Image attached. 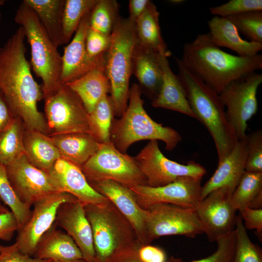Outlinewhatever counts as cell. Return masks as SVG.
<instances>
[{
  "label": "cell",
  "mask_w": 262,
  "mask_h": 262,
  "mask_svg": "<svg viewBox=\"0 0 262 262\" xmlns=\"http://www.w3.org/2000/svg\"><path fill=\"white\" fill-rule=\"evenodd\" d=\"M136 42L134 24L128 18L118 17L111 34L106 53L105 70L111 85L110 98L115 115L121 117L129 101L133 50Z\"/></svg>",
  "instance_id": "7"
},
{
  "label": "cell",
  "mask_w": 262,
  "mask_h": 262,
  "mask_svg": "<svg viewBox=\"0 0 262 262\" xmlns=\"http://www.w3.org/2000/svg\"><path fill=\"white\" fill-rule=\"evenodd\" d=\"M18 229L16 219L12 212L0 213V240L11 241Z\"/></svg>",
  "instance_id": "45"
},
{
  "label": "cell",
  "mask_w": 262,
  "mask_h": 262,
  "mask_svg": "<svg viewBox=\"0 0 262 262\" xmlns=\"http://www.w3.org/2000/svg\"><path fill=\"white\" fill-rule=\"evenodd\" d=\"M142 245L129 248L114 254L106 262H143L138 255Z\"/></svg>",
  "instance_id": "47"
},
{
  "label": "cell",
  "mask_w": 262,
  "mask_h": 262,
  "mask_svg": "<svg viewBox=\"0 0 262 262\" xmlns=\"http://www.w3.org/2000/svg\"><path fill=\"white\" fill-rule=\"evenodd\" d=\"M217 247L215 251L206 258L190 262H232L234 256L236 232L235 229L216 242ZM166 262H182L179 259L171 257Z\"/></svg>",
  "instance_id": "39"
},
{
  "label": "cell",
  "mask_w": 262,
  "mask_h": 262,
  "mask_svg": "<svg viewBox=\"0 0 262 262\" xmlns=\"http://www.w3.org/2000/svg\"><path fill=\"white\" fill-rule=\"evenodd\" d=\"M14 118L5 99L0 92V132L5 129Z\"/></svg>",
  "instance_id": "48"
},
{
  "label": "cell",
  "mask_w": 262,
  "mask_h": 262,
  "mask_svg": "<svg viewBox=\"0 0 262 262\" xmlns=\"http://www.w3.org/2000/svg\"><path fill=\"white\" fill-rule=\"evenodd\" d=\"M247 155L245 171L262 172V131L258 129L246 135Z\"/></svg>",
  "instance_id": "40"
},
{
  "label": "cell",
  "mask_w": 262,
  "mask_h": 262,
  "mask_svg": "<svg viewBox=\"0 0 262 262\" xmlns=\"http://www.w3.org/2000/svg\"><path fill=\"white\" fill-rule=\"evenodd\" d=\"M43 98L49 136L75 132L91 133L89 114L77 94L66 84H61Z\"/></svg>",
  "instance_id": "9"
},
{
  "label": "cell",
  "mask_w": 262,
  "mask_h": 262,
  "mask_svg": "<svg viewBox=\"0 0 262 262\" xmlns=\"http://www.w3.org/2000/svg\"><path fill=\"white\" fill-rule=\"evenodd\" d=\"M30 44L31 66L35 75L42 80L43 98L61 84L62 57L34 11L22 1L15 17Z\"/></svg>",
  "instance_id": "6"
},
{
  "label": "cell",
  "mask_w": 262,
  "mask_h": 262,
  "mask_svg": "<svg viewBox=\"0 0 262 262\" xmlns=\"http://www.w3.org/2000/svg\"><path fill=\"white\" fill-rule=\"evenodd\" d=\"M228 18L249 41L262 44V11L246 12Z\"/></svg>",
  "instance_id": "38"
},
{
  "label": "cell",
  "mask_w": 262,
  "mask_h": 262,
  "mask_svg": "<svg viewBox=\"0 0 262 262\" xmlns=\"http://www.w3.org/2000/svg\"><path fill=\"white\" fill-rule=\"evenodd\" d=\"M88 182L95 190L107 197L127 219L140 244L148 245L146 233L147 210L138 204L130 188L112 180Z\"/></svg>",
  "instance_id": "17"
},
{
  "label": "cell",
  "mask_w": 262,
  "mask_h": 262,
  "mask_svg": "<svg viewBox=\"0 0 262 262\" xmlns=\"http://www.w3.org/2000/svg\"><path fill=\"white\" fill-rule=\"evenodd\" d=\"M119 16L117 1L98 0L90 13L89 27L100 33L111 35Z\"/></svg>",
  "instance_id": "36"
},
{
  "label": "cell",
  "mask_w": 262,
  "mask_h": 262,
  "mask_svg": "<svg viewBox=\"0 0 262 262\" xmlns=\"http://www.w3.org/2000/svg\"><path fill=\"white\" fill-rule=\"evenodd\" d=\"M131 73L139 82L142 93L152 101L156 99L163 83L159 53L136 42L132 55Z\"/></svg>",
  "instance_id": "22"
},
{
  "label": "cell",
  "mask_w": 262,
  "mask_h": 262,
  "mask_svg": "<svg viewBox=\"0 0 262 262\" xmlns=\"http://www.w3.org/2000/svg\"><path fill=\"white\" fill-rule=\"evenodd\" d=\"M5 166L9 182L18 197L30 207L45 196L58 192L47 173L33 165L25 153Z\"/></svg>",
  "instance_id": "16"
},
{
  "label": "cell",
  "mask_w": 262,
  "mask_h": 262,
  "mask_svg": "<svg viewBox=\"0 0 262 262\" xmlns=\"http://www.w3.org/2000/svg\"><path fill=\"white\" fill-rule=\"evenodd\" d=\"M134 158L146 179V185L150 187L164 186L183 177L202 178L207 172L194 161L182 164L168 159L156 140L150 141Z\"/></svg>",
  "instance_id": "12"
},
{
  "label": "cell",
  "mask_w": 262,
  "mask_h": 262,
  "mask_svg": "<svg viewBox=\"0 0 262 262\" xmlns=\"http://www.w3.org/2000/svg\"><path fill=\"white\" fill-rule=\"evenodd\" d=\"M138 255L143 262H166L164 252L159 247L149 245L141 246Z\"/></svg>",
  "instance_id": "46"
},
{
  "label": "cell",
  "mask_w": 262,
  "mask_h": 262,
  "mask_svg": "<svg viewBox=\"0 0 262 262\" xmlns=\"http://www.w3.org/2000/svg\"><path fill=\"white\" fill-rule=\"evenodd\" d=\"M262 83V74L255 72L231 82L219 94L238 140L246 139L247 122L257 112V93Z\"/></svg>",
  "instance_id": "10"
},
{
  "label": "cell",
  "mask_w": 262,
  "mask_h": 262,
  "mask_svg": "<svg viewBox=\"0 0 262 262\" xmlns=\"http://www.w3.org/2000/svg\"><path fill=\"white\" fill-rule=\"evenodd\" d=\"M23 141L27 159L44 171L47 172L61 157L51 138L39 131L24 128Z\"/></svg>",
  "instance_id": "28"
},
{
  "label": "cell",
  "mask_w": 262,
  "mask_h": 262,
  "mask_svg": "<svg viewBox=\"0 0 262 262\" xmlns=\"http://www.w3.org/2000/svg\"><path fill=\"white\" fill-rule=\"evenodd\" d=\"M159 58L163 71V83L158 96L151 102L152 105L175 111L196 119L183 84L178 75L171 70L168 57L159 53Z\"/></svg>",
  "instance_id": "23"
},
{
  "label": "cell",
  "mask_w": 262,
  "mask_h": 262,
  "mask_svg": "<svg viewBox=\"0 0 262 262\" xmlns=\"http://www.w3.org/2000/svg\"><path fill=\"white\" fill-rule=\"evenodd\" d=\"M202 179L183 177L162 186L142 185L129 188L133 193L138 204L145 210L161 203L196 209L201 201Z\"/></svg>",
  "instance_id": "14"
},
{
  "label": "cell",
  "mask_w": 262,
  "mask_h": 262,
  "mask_svg": "<svg viewBox=\"0 0 262 262\" xmlns=\"http://www.w3.org/2000/svg\"><path fill=\"white\" fill-rule=\"evenodd\" d=\"M21 253L15 243L3 246L0 252V262H47Z\"/></svg>",
  "instance_id": "44"
},
{
  "label": "cell",
  "mask_w": 262,
  "mask_h": 262,
  "mask_svg": "<svg viewBox=\"0 0 262 262\" xmlns=\"http://www.w3.org/2000/svg\"><path fill=\"white\" fill-rule=\"evenodd\" d=\"M262 195V172H246L232 193L231 204L237 210L249 207L253 201Z\"/></svg>",
  "instance_id": "34"
},
{
  "label": "cell",
  "mask_w": 262,
  "mask_h": 262,
  "mask_svg": "<svg viewBox=\"0 0 262 262\" xmlns=\"http://www.w3.org/2000/svg\"><path fill=\"white\" fill-rule=\"evenodd\" d=\"M134 26L138 43L168 57L171 55L161 34L159 13L151 1H149Z\"/></svg>",
  "instance_id": "29"
},
{
  "label": "cell",
  "mask_w": 262,
  "mask_h": 262,
  "mask_svg": "<svg viewBox=\"0 0 262 262\" xmlns=\"http://www.w3.org/2000/svg\"><path fill=\"white\" fill-rule=\"evenodd\" d=\"M181 59L219 94L231 82L262 68L261 54L242 57L228 53L212 42L208 33L185 43Z\"/></svg>",
  "instance_id": "2"
},
{
  "label": "cell",
  "mask_w": 262,
  "mask_h": 262,
  "mask_svg": "<svg viewBox=\"0 0 262 262\" xmlns=\"http://www.w3.org/2000/svg\"><path fill=\"white\" fill-rule=\"evenodd\" d=\"M76 201L78 200L69 193L55 192L36 202L28 220L17 231L15 243L18 250L24 254L33 256L40 239L55 223L60 205Z\"/></svg>",
  "instance_id": "13"
},
{
  "label": "cell",
  "mask_w": 262,
  "mask_h": 262,
  "mask_svg": "<svg viewBox=\"0 0 262 262\" xmlns=\"http://www.w3.org/2000/svg\"><path fill=\"white\" fill-rule=\"evenodd\" d=\"M55 223L74 240L84 260L88 262H95L92 229L82 203L76 201L61 205L57 212Z\"/></svg>",
  "instance_id": "20"
},
{
  "label": "cell",
  "mask_w": 262,
  "mask_h": 262,
  "mask_svg": "<svg viewBox=\"0 0 262 262\" xmlns=\"http://www.w3.org/2000/svg\"><path fill=\"white\" fill-rule=\"evenodd\" d=\"M54 223L40 239L33 257L43 260L70 262L83 259L72 238L56 228ZM84 260V259H83Z\"/></svg>",
  "instance_id": "25"
},
{
  "label": "cell",
  "mask_w": 262,
  "mask_h": 262,
  "mask_svg": "<svg viewBox=\"0 0 262 262\" xmlns=\"http://www.w3.org/2000/svg\"><path fill=\"white\" fill-rule=\"evenodd\" d=\"M35 13L49 36L58 48L62 44V18L65 0H24Z\"/></svg>",
  "instance_id": "30"
},
{
  "label": "cell",
  "mask_w": 262,
  "mask_h": 262,
  "mask_svg": "<svg viewBox=\"0 0 262 262\" xmlns=\"http://www.w3.org/2000/svg\"><path fill=\"white\" fill-rule=\"evenodd\" d=\"M83 206L92 231L94 262H106L119 251L142 245L132 226L109 199Z\"/></svg>",
  "instance_id": "5"
},
{
  "label": "cell",
  "mask_w": 262,
  "mask_h": 262,
  "mask_svg": "<svg viewBox=\"0 0 262 262\" xmlns=\"http://www.w3.org/2000/svg\"><path fill=\"white\" fill-rule=\"evenodd\" d=\"M50 137L61 157L79 167L98 151L101 145L92 134L87 132L62 134Z\"/></svg>",
  "instance_id": "27"
},
{
  "label": "cell",
  "mask_w": 262,
  "mask_h": 262,
  "mask_svg": "<svg viewBox=\"0 0 262 262\" xmlns=\"http://www.w3.org/2000/svg\"><path fill=\"white\" fill-rule=\"evenodd\" d=\"M3 246L0 245V252L1 251V249H2Z\"/></svg>",
  "instance_id": "54"
},
{
  "label": "cell",
  "mask_w": 262,
  "mask_h": 262,
  "mask_svg": "<svg viewBox=\"0 0 262 262\" xmlns=\"http://www.w3.org/2000/svg\"><path fill=\"white\" fill-rule=\"evenodd\" d=\"M246 155V138L238 140L228 156L218 163L214 173L201 187L200 201L222 187H228L233 192L245 172Z\"/></svg>",
  "instance_id": "21"
},
{
  "label": "cell",
  "mask_w": 262,
  "mask_h": 262,
  "mask_svg": "<svg viewBox=\"0 0 262 262\" xmlns=\"http://www.w3.org/2000/svg\"><path fill=\"white\" fill-rule=\"evenodd\" d=\"M111 44V35H107L89 27L85 36V48L89 57L97 58L105 55Z\"/></svg>",
  "instance_id": "42"
},
{
  "label": "cell",
  "mask_w": 262,
  "mask_h": 262,
  "mask_svg": "<svg viewBox=\"0 0 262 262\" xmlns=\"http://www.w3.org/2000/svg\"><path fill=\"white\" fill-rule=\"evenodd\" d=\"M88 181L112 180L129 188L146 185V179L134 157L117 150L110 141L80 167Z\"/></svg>",
  "instance_id": "8"
},
{
  "label": "cell",
  "mask_w": 262,
  "mask_h": 262,
  "mask_svg": "<svg viewBox=\"0 0 262 262\" xmlns=\"http://www.w3.org/2000/svg\"><path fill=\"white\" fill-rule=\"evenodd\" d=\"M236 244L232 262H262V251L253 243L246 232L240 215H237Z\"/></svg>",
  "instance_id": "37"
},
{
  "label": "cell",
  "mask_w": 262,
  "mask_h": 262,
  "mask_svg": "<svg viewBox=\"0 0 262 262\" xmlns=\"http://www.w3.org/2000/svg\"><path fill=\"white\" fill-rule=\"evenodd\" d=\"M91 11L83 17L72 40L65 48L62 56L61 84H66L79 79L106 59V53L92 59L89 57L86 50L85 36L89 27Z\"/></svg>",
  "instance_id": "19"
},
{
  "label": "cell",
  "mask_w": 262,
  "mask_h": 262,
  "mask_svg": "<svg viewBox=\"0 0 262 262\" xmlns=\"http://www.w3.org/2000/svg\"><path fill=\"white\" fill-rule=\"evenodd\" d=\"M98 0H65L62 18V44H67L77 30L82 19Z\"/></svg>",
  "instance_id": "33"
},
{
  "label": "cell",
  "mask_w": 262,
  "mask_h": 262,
  "mask_svg": "<svg viewBox=\"0 0 262 262\" xmlns=\"http://www.w3.org/2000/svg\"><path fill=\"white\" fill-rule=\"evenodd\" d=\"M246 229H255L260 235L262 232V209L244 207L239 210Z\"/></svg>",
  "instance_id": "43"
},
{
  "label": "cell",
  "mask_w": 262,
  "mask_h": 262,
  "mask_svg": "<svg viewBox=\"0 0 262 262\" xmlns=\"http://www.w3.org/2000/svg\"><path fill=\"white\" fill-rule=\"evenodd\" d=\"M25 38L19 26L0 47V92L24 128L48 135L45 115L37 108L38 102L43 98L42 86L33 76L26 57Z\"/></svg>",
  "instance_id": "1"
},
{
  "label": "cell",
  "mask_w": 262,
  "mask_h": 262,
  "mask_svg": "<svg viewBox=\"0 0 262 262\" xmlns=\"http://www.w3.org/2000/svg\"><path fill=\"white\" fill-rule=\"evenodd\" d=\"M232 193L228 187L219 188L211 192L195 209L211 242H216L235 229L237 210L231 204Z\"/></svg>",
  "instance_id": "15"
},
{
  "label": "cell",
  "mask_w": 262,
  "mask_h": 262,
  "mask_svg": "<svg viewBox=\"0 0 262 262\" xmlns=\"http://www.w3.org/2000/svg\"><path fill=\"white\" fill-rule=\"evenodd\" d=\"M146 233L148 245L154 239L168 235L194 238L204 233L195 209L169 204H157L147 209Z\"/></svg>",
  "instance_id": "11"
},
{
  "label": "cell",
  "mask_w": 262,
  "mask_h": 262,
  "mask_svg": "<svg viewBox=\"0 0 262 262\" xmlns=\"http://www.w3.org/2000/svg\"><path fill=\"white\" fill-rule=\"evenodd\" d=\"M0 201L9 207L16 219L18 230L20 229L31 216V207L19 199L9 182L5 166L1 164H0Z\"/></svg>",
  "instance_id": "35"
},
{
  "label": "cell",
  "mask_w": 262,
  "mask_h": 262,
  "mask_svg": "<svg viewBox=\"0 0 262 262\" xmlns=\"http://www.w3.org/2000/svg\"><path fill=\"white\" fill-rule=\"evenodd\" d=\"M10 211L9 209L6 206L4 205L0 201V213H7L8 212Z\"/></svg>",
  "instance_id": "50"
},
{
  "label": "cell",
  "mask_w": 262,
  "mask_h": 262,
  "mask_svg": "<svg viewBox=\"0 0 262 262\" xmlns=\"http://www.w3.org/2000/svg\"><path fill=\"white\" fill-rule=\"evenodd\" d=\"M215 16L229 17L246 12L262 11V0H230L209 8Z\"/></svg>",
  "instance_id": "41"
},
{
  "label": "cell",
  "mask_w": 262,
  "mask_h": 262,
  "mask_svg": "<svg viewBox=\"0 0 262 262\" xmlns=\"http://www.w3.org/2000/svg\"><path fill=\"white\" fill-rule=\"evenodd\" d=\"M47 262H88L86 261L85 260L82 259L80 260H76L74 261H70V262H61V261H54L51 260H48Z\"/></svg>",
  "instance_id": "51"
},
{
  "label": "cell",
  "mask_w": 262,
  "mask_h": 262,
  "mask_svg": "<svg viewBox=\"0 0 262 262\" xmlns=\"http://www.w3.org/2000/svg\"><path fill=\"white\" fill-rule=\"evenodd\" d=\"M47 173L57 191L73 195L83 205L99 204L108 199L91 186L80 167L61 157Z\"/></svg>",
  "instance_id": "18"
},
{
  "label": "cell",
  "mask_w": 262,
  "mask_h": 262,
  "mask_svg": "<svg viewBox=\"0 0 262 262\" xmlns=\"http://www.w3.org/2000/svg\"><path fill=\"white\" fill-rule=\"evenodd\" d=\"M170 2L173 4H180L183 2L184 0H170Z\"/></svg>",
  "instance_id": "52"
},
{
  "label": "cell",
  "mask_w": 262,
  "mask_h": 262,
  "mask_svg": "<svg viewBox=\"0 0 262 262\" xmlns=\"http://www.w3.org/2000/svg\"><path fill=\"white\" fill-rule=\"evenodd\" d=\"M5 1L4 0H0V8L1 6L4 5ZM1 16V14L0 13V19Z\"/></svg>",
  "instance_id": "53"
},
{
  "label": "cell",
  "mask_w": 262,
  "mask_h": 262,
  "mask_svg": "<svg viewBox=\"0 0 262 262\" xmlns=\"http://www.w3.org/2000/svg\"><path fill=\"white\" fill-rule=\"evenodd\" d=\"M212 42L225 47L242 57H253L262 50V44L243 39L233 23L226 17L214 16L208 21Z\"/></svg>",
  "instance_id": "24"
},
{
  "label": "cell",
  "mask_w": 262,
  "mask_h": 262,
  "mask_svg": "<svg viewBox=\"0 0 262 262\" xmlns=\"http://www.w3.org/2000/svg\"><path fill=\"white\" fill-rule=\"evenodd\" d=\"M23 129L21 120L15 117L10 124L0 132V164L6 165L25 153Z\"/></svg>",
  "instance_id": "32"
},
{
  "label": "cell",
  "mask_w": 262,
  "mask_h": 262,
  "mask_svg": "<svg viewBox=\"0 0 262 262\" xmlns=\"http://www.w3.org/2000/svg\"><path fill=\"white\" fill-rule=\"evenodd\" d=\"M149 0H130L129 4L128 18L133 24L147 7Z\"/></svg>",
  "instance_id": "49"
},
{
  "label": "cell",
  "mask_w": 262,
  "mask_h": 262,
  "mask_svg": "<svg viewBox=\"0 0 262 262\" xmlns=\"http://www.w3.org/2000/svg\"><path fill=\"white\" fill-rule=\"evenodd\" d=\"M105 60L79 79L66 84L77 94L88 114L104 96L110 93Z\"/></svg>",
  "instance_id": "26"
},
{
  "label": "cell",
  "mask_w": 262,
  "mask_h": 262,
  "mask_svg": "<svg viewBox=\"0 0 262 262\" xmlns=\"http://www.w3.org/2000/svg\"><path fill=\"white\" fill-rule=\"evenodd\" d=\"M115 116L110 96H104L89 114L91 133L100 143L110 142V132Z\"/></svg>",
  "instance_id": "31"
},
{
  "label": "cell",
  "mask_w": 262,
  "mask_h": 262,
  "mask_svg": "<svg viewBox=\"0 0 262 262\" xmlns=\"http://www.w3.org/2000/svg\"><path fill=\"white\" fill-rule=\"evenodd\" d=\"M142 92L138 84L133 83L129 90L127 107L120 119H114L110 141L121 152L126 153L134 143L144 140H161L165 149L173 150L181 141L180 134L171 127L154 121L144 107Z\"/></svg>",
  "instance_id": "4"
},
{
  "label": "cell",
  "mask_w": 262,
  "mask_h": 262,
  "mask_svg": "<svg viewBox=\"0 0 262 262\" xmlns=\"http://www.w3.org/2000/svg\"><path fill=\"white\" fill-rule=\"evenodd\" d=\"M179 77L190 108L208 130L215 144L218 163L229 153L238 141L227 120L219 94L213 89L181 59L175 57Z\"/></svg>",
  "instance_id": "3"
}]
</instances>
